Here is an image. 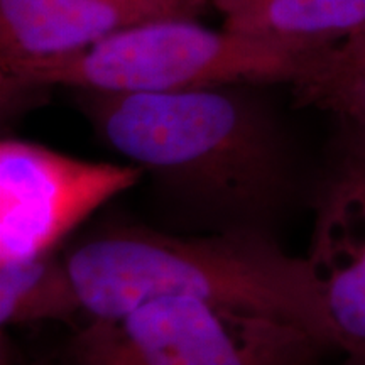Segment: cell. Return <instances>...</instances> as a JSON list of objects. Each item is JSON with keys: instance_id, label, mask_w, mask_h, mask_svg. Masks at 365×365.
<instances>
[{"instance_id": "6da1fadb", "label": "cell", "mask_w": 365, "mask_h": 365, "mask_svg": "<svg viewBox=\"0 0 365 365\" xmlns=\"http://www.w3.org/2000/svg\"><path fill=\"white\" fill-rule=\"evenodd\" d=\"M103 144L140 168L170 203L215 232L267 230L293 190L276 115L247 85L163 91H76Z\"/></svg>"}, {"instance_id": "7a4b0ae2", "label": "cell", "mask_w": 365, "mask_h": 365, "mask_svg": "<svg viewBox=\"0 0 365 365\" xmlns=\"http://www.w3.org/2000/svg\"><path fill=\"white\" fill-rule=\"evenodd\" d=\"M65 259L88 319L118 318L163 296H193L287 318L331 350L307 259L286 254L269 232L175 237L107 223L68 249Z\"/></svg>"}, {"instance_id": "3957f363", "label": "cell", "mask_w": 365, "mask_h": 365, "mask_svg": "<svg viewBox=\"0 0 365 365\" xmlns=\"http://www.w3.org/2000/svg\"><path fill=\"white\" fill-rule=\"evenodd\" d=\"M318 56L176 17L132 26L71 56L0 70V78L4 102L49 86L163 93L223 85H293Z\"/></svg>"}, {"instance_id": "277c9868", "label": "cell", "mask_w": 365, "mask_h": 365, "mask_svg": "<svg viewBox=\"0 0 365 365\" xmlns=\"http://www.w3.org/2000/svg\"><path fill=\"white\" fill-rule=\"evenodd\" d=\"M312 331L227 301L163 296L118 318L88 319L61 359L36 365H317Z\"/></svg>"}, {"instance_id": "5b68a950", "label": "cell", "mask_w": 365, "mask_h": 365, "mask_svg": "<svg viewBox=\"0 0 365 365\" xmlns=\"http://www.w3.org/2000/svg\"><path fill=\"white\" fill-rule=\"evenodd\" d=\"M144 173L134 164L97 163L43 144L0 143V264L58 250L75 228Z\"/></svg>"}, {"instance_id": "8992f818", "label": "cell", "mask_w": 365, "mask_h": 365, "mask_svg": "<svg viewBox=\"0 0 365 365\" xmlns=\"http://www.w3.org/2000/svg\"><path fill=\"white\" fill-rule=\"evenodd\" d=\"M307 259L331 350L365 365V134H340L312 196Z\"/></svg>"}, {"instance_id": "52a82bcc", "label": "cell", "mask_w": 365, "mask_h": 365, "mask_svg": "<svg viewBox=\"0 0 365 365\" xmlns=\"http://www.w3.org/2000/svg\"><path fill=\"white\" fill-rule=\"evenodd\" d=\"M210 0H0V70L76 54L132 26L195 19Z\"/></svg>"}, {"instance_id": "ba28073f", "label": "cell", "mask_w": 365, "mask_h": 365, "mask_svg": "<svg viewBox=\"0 0 365 365\" xmlns=\"http://www.w3.org/2000/svg\"><path fill=\"white\" fill-rule=\"evenodd\" d=\"M230 33L308 54L335 48L365 26V0H210Z\"/></svg>"}, {"instance_id": "9c48e42d", "label": "cell", "mask_w": 365, "mask_h": 365, "mask_svg": "<svg viewBox=\"0 0 365 365\" xmlns=\"http://www.w3.org/2000/svg\"><path fill=\"white\" fill-rule=\"evenodd\" d=\"M83 313L58 250L29 261L0 264V322L4 327L70 319Z\"/></svg>"}, {"instance_id": "30bf717a", "label": "cell", "mask_w": 365, "mask_h": 365, "mask_svg": "<svg viewBox=\"0 0 365 365\" xmlns=\"http://www.w3.org/2000/svg\"><path fill=\"white\" fill-rule=\"evenodd\" d=\"M291 86L299 105L365 134V39L349 38L319 54Z\"/></svg>"}, {"instance_id": "8fae6325", "label": "cell", "mask_w": 365, "mask_h": 365, "mask_svg": "<svg viewBox=\"0 0 365 365\" xmlns=\"http://www.w3.org/2000/svg\"><path fill=\"white\" fill-rule=\"evenodd\" d=\"M350 38H359V39H365V26L362 27V29H359V31H357V33H355V34H352V36H350Z\"/></svg>"}]
</instances>
